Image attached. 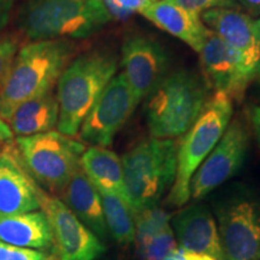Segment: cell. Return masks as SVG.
Instances as JSON below:
<instances>
[{
  "label": "cell",
  "mask_w": 260,
  "mask_h": 260,
  "mask_svg": "<svg viewBox=\"0 0 260 260\" xmlns=\"http://www.w3.org/2000/svg\"><path fill=\"white\" fill-rule=\"evenodd\" d=\"M12 132L10 126L4 122V119L0 117V142H8L12 140Z\"/></svg>",
  "instance_id": "obj_33"
},
{
  "label": "cell",
  "mask_w": 260,
  "mask_h": 260,
  "mask_svg": "<svg viewBox=\"0 0 260 260\" xmlns=\"http://www.w3.org/2000/svg\"><path fill=\"white\" fill-rule=\"evenodd\" d=\"M19 37L12 32H0V86L4 82L18 52Z\"/></svg>",
  "instance_id": "obj_25"
},
{
  "label": "cell",
  "mask_w": 260,
  "mask_h": 260,
  "mask_svg": "<svg viewBox=\"0 0 260 260\" xmlns=\"http://www.w3.org/2000/svg\"><path fill=\"white\" fill-rule=\"evenodd\" d=\"M180 254H181V260H217L210 255L187 252V251H183V249H181V248H180Z\"/></svg>",
  "instance_id": "obj_32"
},
{
  "label": "cell",
  "mask_w": 260,
  "mask_h": 260,
  "mask_svg": "<svg viewBox=\"0 0 260 260\" xmlns=\"http://www.w3.org/2000/svg\"><path fill=\"white\" fill-rule=\"evenodd\" d=\"M204 82L214 93L241 102L246 89L255 76L247 69L241 54L224 42L216 32L209 30L199 51Z\"/></svg>",
  "instance_id": "obj_12"
},
{
  "label": "cell",
  "mask_w": 260,
  "mask_h": 260,
  "mask_svg": "<svg viewBox=\"0 0 260 260\" xmlns=\"http://www.w3.org/2000/svg\"><path fill=\"white\" fill-rule=\"evenodd\" d=\"M255 24H256V27H258L259 31H260V16H259V18L255 21Z\"/></svg>",
  "instance_id": "obj_35"
},
{
  "label": "cell",
  "mask_w": 260,
  "mask_h": 260,
  "mask_svg": "<svg viewBox=\"0 0 260 260\" xmlns=\"http://www.w3.org/2000/svg\"><path fill=\"white\" fill-rule=\"evenodd\" d=\"M240 8L245 9L247 15L252 16H260V0H235Z\"/></svg>",
  "instance_id": "obj_31"
},
{
  "label": "cell",
  "mask_w": 260,
  "mask_h": 260,
  "mask_svg": "<svg viewBox=\"0 0 260 260\" xmlns=\"http://www.w3.org/2000/svg\"><path fill=\"white\" fill-rule=\"evenodd\" d=\"M118 58L109 51H92L70 61L58 80V130L76 136L90 109L117 71Z\"/></svg>",
  "instance_id": "obj_3"
},
{
  "label": "cell",
  "mask_w": 260,
  "mask_h": 260,
  "mask_svg": "<svg viewBox=\"0 0 260 260\" xmlns=\"http://www.w3.org/2000/svg\"><path fill=\"white\" fill-rule=\"evenodd\" d=\"M77 51L74 40L31 41L18 50L0 86V117L9 121L22 103L51 92Z\"/></svg>",
  "instance_id": "obj_1"
},
{
  "label": "cell",
  "mask_w": 260,
  "mask_h": 260,
  "mask_svg": "<svg viewBox=\"0 0 260 260\" xmlns=\"http://www.w3.org/2000/svg\"><path fill=\"white\" fill-rule=\"evenodd\" d=\"M52 253L22 248L0 241V260H48Z\"/></svg>",
  "instance_id": "obj_27"
},
{
  "label": "cell",
  "mask_w": 260,
  "mask_h": 260,
  "mask_svg": "<svg viewBox=\"0 0 260 260\" xmlns=\"http://www.w3.org/2000/svg\"><path fill=\"white\" fill-rule=\"evenodd\" d=\"M39 209L37 182L24 168L15 141L4 142L0 151V212L27 213Z\"/></svg>",
  "instance_id": "obj_15"
},
{
  "label": "cell",
  "mask_w": 260,
  "mask_h": 260,
  "mask_svg": "<svg viewBox=\"0 0 260 260\" xmlns=\"http://www.w3.org/2000/svg\"><path fill=\"white\" fill-rule=\"evenodd\" d=\"M224 260H260V198L234 190L214 209Z\"/></svg>",
  "instance_id": "obj_8"
},
{
  "label": "cell",
  "mask_w": 260,
  "mask_h": 260,
  "mask_svg": "<svg viewBox=\"0 0 260 260\" xmlns=\"http://www.w3.org/2000/svg\"><path fill=\"white\" fill-rule=\"evenodd\" d=\"M139 12L161 30L180 39L198 53L210 30L203 23L200 16L191 15L169 0L148 2Z\"/></svg>",
  "instance_id": "obj_17"
},
{
  "label": "cell",
  "mask_w": 260,
  "mask_h": 260,
  "mask_svg": "<svg viewBox=\"0 0 260 260\" xmlns=\"http://www.w3.org/2000/svg\"><path fill=\"white\" fill-rule=\"evenodd\" d=\"M111 19L103 0H24L16 23L31 42L88 38Z\"/></svg>",
  "instance_id": "obj_2"
},
{
  "label": "cell",
  "mask_w": 260,
  "mask_h": 260,
  "mask_svg": "<svg viewBox=\"0 0 260 260\" xmlns=\"http://www.w3.org/2000/svg\"><path fill=\"white\" fill-rule=\"evenodd\" d=\"M184 9L191 15L201 16V14L211 9H234L241 10L235 0H169Z\"/></svg>",
  "instance_id": "obj_26"
},
{
  "label": "cell",
  "mask_w": 260,
  "mask_h": 260,
  "mask_svg": "<svg viewBox=\"0 0 260 260\" xmlns=\"http://www.w3.org/2000/svg\"><path fill=\"white\" fill-rule=\"evenodd\" d=\"M207 87L199 75L177 70L167 75L146 104L152 138L174 139L190 128L206 102Z\"/></svg>",
  "instance_id": "obj_6"
},
{
  "label": "cell",
  "mask_w": 260,
  "mask_h": 260,
  "mask_svg": "<svg viewBox=\"0 0 260 260\" xmlns=\"http://www.w3.org/2000/svg\"><path fill=\"white\" fill-rule=\"evenodd\" d=\"M172 214L167 210L154 206L134 216L136 249L147 245L155 235L170 225Z\"/></svg>",
  "instance_id": "obj_23"
},
{
  "label": "cell",
  "mask_w": 260,
  "mask_h": 260,
  "mask_svg": "<svg viewBox=\"0 0 260 260\" xmlns=\"http://www.w3.org/2000/svg\"><path fill=\"white\" fill-rule=\"evenodd\" d=\"M135 99L124 74L113 76L81 125V140L90 146L109 147L135 111Z\"/></svg>",
  "instance_id": "obj_11"
},
{
  "label": "cell",
  "mask_w": 260,
  "mask_h": 260,
  "mask_svg": "<svg viewBox=\"0 0 260 260\" xmlns=\"http://www.w3.org/2000/svg\"><path fill=\"white\" fill-rule=\"evenodd\" d=\"M112 18H126L148 3V0H103Z\"/></svg>",
  "instance_id": "obj_28"
},
{
  "label": "cell",
  "mask_w": 260,
  "mask_h": 260,
  "mask_svg": "<svg viewBox=\"0 0 260 260\" xmlns=\"http://www.w3.org/2000/svg\"><path fill=\"white\" fill-rule=\"evenodd\" d=\"M0 241L22 248L56 253L50 224L42 211L15 214L0 212Z\"/></svg>",
  "instance_id": "obj_19"
},
{
  "label": "cell",
  "mask_w": 260,
  "mask_h": 260,
  "mask_svg": "<svg viewBox=\"0 0 260 260\" xmlns=\"http://www.w3.org/2000/svg\"><path fill=\"white\" fill-rule=\"evenodd\" d=\"M81 168L99 191H106L126 201L122 159L111 149L90 146L81 157Z\"/></svg>",
  "instance_id": "obj_21"
},
{
  "label": "cell",
  "mask_w": 260,
  "mask_h": 260,
  "mask_svg": "<svg viewBox=\"0 0 260 260\" xmlns=\"http://www.w3.org/2000/svg\"><path fill=\"white\" fill-rule=\"evenodd\" d=\"M0 151H2V142H0Z\"/></svg>",
  "instance_id": "obj_37"
},
{
  "label": "cell",
  "mask_w": 260,
  "mask_h": 260,
  "mask_svg": "<svg viewBox=\"0 0 260 260\" xmlns=\"http://www.w3.org/2000/svg\"><path fill=\"white\" fill-rule=\"evenodd\" d=\"M251 130L242 118H235L213 151L205 159L190 181V198L199 201L242 168L251 141Z\"/></svg>",
  "instance_id": "obj_9"
},
{
  "label": "cell",
  "mask_w": 260,
  "mask_h": 260,
  "mask_svg": "<svg viewBox=\"0 0 260 260\" xmlns=\"http://www.w3.org/2000/svg\"><path fill=\"white\" fill-rule=\"evenodd\" d=\"M48 260H60L59 258H58V255L56 254V253H52V255H51V258L48 259Z\"/></svg>",
  "instance_id": "obj_34"
},
{
  "label": "cell",
  "mask_w": 260,
  "mask_h": 260,
  "mask_svg": "<svg viewBox=\"0 0 260 260\" xmlns=\"http://www.w3.org/2000/svg\"><path fill=\"white\" fill-rule=\"evenodd\" d=\"M122 67L133 94L140 103L167 76L169 54L153 39L133 35L125 39L122 46Z\"/></svg>",
  "instance_id": "obj_13"
},
{
  "label": "cell",
  "mask_w": 260,
  "mask_h": 260,
  "mask_svg": "<svg viewBox=\"0 0 260 260\" xmlns=\"http://www.w3.org/2000/svg\"><path fill=\"white\" fill-rule=\"evenodd\" d=\"M99 193L107 232L118 245L123 247L133 245L135 241V224L128 203L118 195L106 191Z\"/></svg>",
  "instance_id": "obj_22"
},
{
  "label": "cell",
  "mask_w": 260,
  "mask_h": 260,
  "mask_svg": "<svg viewBox=\"0 0 260 260\" xmlns=\"http://www.w3.org/2000/svg\"><path fill=\"white\" fill-rule=\"evenodd\" d=\"M148 2H159V0H148Z\"/></svg>",
  "instance_id": "obj_36"
},
{
  "label": "cell",
  "mask_w": 260,
  "mask_h": 260,
  "mask_svg": "<svg viewBox=\"0 0 260 260\" xmlns=\"http://www.w3.org/2000/svg\"><path fill=\"white\" fill-rule=\"evenodd\" d=\"M200 17L210 30L241 54L247 69L255 77L260 75V31L251 16L242 10L211 9Z\"/></svg>",
  "instance_id": "obj_14"
},
{
  "label": "cell",
  "mask_w": 260,
  "mask_h": 260,
  "mask_svg": "<svg viewBox=\"0 0 260 260\" xmlns=\"http://www.w3.org/2000/svg\"><path fill=\"white\" fill-rule=\"evenodd\" d=\"M58 99L51 90L18 105L8 122L12 134L22 138L52 132L58 124Z\"/></svg>",
  "instance_id": "obj_20"
},
{
  "label": "cell",
  "mask_w": 260,
  "mask_h": 260,
  "mask_svg": "<svg viewBox=\"0 0 260 260\" xmlns=\"http://www.w3.org/2000/svg\"><path fill=\"white\" fill-rule=\"evenodd\" d=\"M37 197L50 224L54 252L60 260H95L106 247L56 195L37 183Z\"/></svg>",
  "instance_id": "obj_10"
},
{
  "label": "cell",
  "mask_w": 260,
  "mask_h": 260,
  "mask_svg": "<svg viewBox=\"0 0 260 260\" xmlns=\"http://www.w3.org/2000/svg\"><path fill=\"white\" fill-rule=\"evenodd\" d=\"M170 225L178 248L224 260L218 226L212 212L203 204H194L172 214Z\"/></svg>",
  "instance_id": "obj_16"
},
{
  "label": "cell",
  "mask_w": 260,
  "mask_h": 260,
  "mask_svg": "<svg viewBox=\"0 0 260 260\" xmlns=\"http://www.w3.org/2000/svg\"><path fill=\"white\" fill-rule=\"evenodd\" d=\"M248 119L255 135L256 142L260 147V106L254 105L248 110Z\"/></svg>",
  "instance_id": "obj_29"
},
{
  "label": "cell",
  "mask_w": 260,
  "mask_h": 260,
  "mask_svg": "<svg viewBox=\"0 0 260 260\" xmlns=\"http://www.w3.org/2000/svg\"><path fill=\"white\" fill-rule=\"evenodd\" d=\"M15 0H0V30L8 24Z\"/></svg>",
  "instance_id": "obj_30"
},
{
  "label": "cell",
  "mask_w": 260,
  "mask_h": 260,
  "mask_svg": "<svg viewBox=\"0 0 260 260\" xmlns=\"http://www.w3.org/2000/svg\"><path fill=\"white\" fill-rule=\"evenodd\" d=\"M233 100L225 94L214 93L177 145V170L168 195V204L181 207L190 199V181L232 122Z\"/></svg>",
  "instance_id": "obj_5"
},
{
  "label": "cell",
  "mask_w": 260,
  "mask_h": 260,
  "mask_svg": "<svg viewBox=\"0 0 260 260\" xmlns=\"http://www.w3.org/2000/svg\"><path fill=\"white\" fill-rule=\"evenodd\" d=\"M19 158L32 180L52 195H60L81 168L82 142L59 132L22 136L15 141Z\"/></svg>",
  "instance_id": "obj_7"
},
{
  "label": "cell",
  "mask_w": 260,
  "mask_h": 260,
  "mask_svg": "<svg viewBox=\"0 0 260 260\" xmlns=\"http://www.w3.org/2000/svg\"><path fill=\"white\" fill-rule=\"evenodd\" d=\"M177 248L178 246L172 228L169 225L155 235L147 245L136 249V252L141 260H165L170 253Z\"/></svg>",
  "instance_id": "obj_24"
},
{
  "label": "cell",
  "mask_w": 260,
  "mask_h": 260,
  "mask_svg": "<svg viewBox=\"0 0 260 260\" xmlns=\"http://www.w3.org/2000/svg\"><path fill=\"white\" fill-rule=\"evenodd\" d=\"M59 197L100 241H105L109 232L104 218L102 197L99 190L86 176L82 168L75 172Z\"/></svg>",
  "instance_id": "obj_18"
},
{
  "label": "cell",
  "mask_w": 260,
  "mask_h": 260,
  "mask_svg": "<svg viewBox=\"0 0 260 260\" xmlns=\"http://www.w3.org/2000/svg\"><path fill=\"white\" fill-rule=\"evenodd\" d=\"M177 144L172 139L151 138L139 142L123 155L126 203L133 217L157 206L177 170Z\"/></svg>",
  "instance_id": "obj_4"
}]
</instances>
